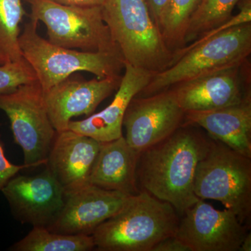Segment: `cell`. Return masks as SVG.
Wrapping results in <instances>:
<instances>
[{"mask_svg": "<svg viewBox=\"0 0 251 251\" xmlns=\"http://www.w3.org/2000/svg\"><path fill=\"white\" fill-rule=\"evenodd\" d=\"M187 125L204 128L211 139L251 158L250 97L226 108L185 112L183 126Z\"/></svg>", "mask_w": 251, "mask_h": 251, "instance_id": "cell-17", "label": "cell"}, {"mask_svg": "<svg viewBox=\"0 0 251 251\" xmlns=\"http://www.w3.org/2000/svg\"><path fill=\"white\" fill-rule=\"evenodd\" d=\"M193 191L199 199L219 201L248 226L251 215V158L211 138L196 168Z\"/></svg>", "mask_w": 251, "mask_h": 251, "instance_id": "cell-6", "label": "cell"}, {"mask_svg": "<svg viewBox=\"0 0 251 251\" xmlns=\"http://www.w3.org/2000/svg\"><path fill=\"white\" fill-rule=\"evenodd\" d=\"M63 4L84 6H101L105 0H54Z\"/></svg>", "mask_w": 251, "mask_h": 251, "instance_id": "cell-27", "label": "cell"}, {"mask_svg": "<svg viewBox=\"0 0 251 251\" xmlns=\"http://www.w3.org/2000/svg\"><path fill=\"white\" fill-rule=\"evenodd\" d=\"M37 25L32 21L26 23L18 41L23 57L35 72L44 92L77 72L91 73L98 78L121 75L125 62L118 54L54 45L39 35Z\"/></svg>", "mask_w": 251, "mask_h": 251, "instance_id": "cell-5", "label": "cell"}, {"mask_svg": "<svg viewBox=\"0 0 251 251\" xmlns=\"http://www.w3.org/2000/svg\"><path fill=\"white\" fill-rule=\"evenodd\" d=\"M101 8L125 64L152 74L171 65L174 52L153 22L145 0H105Z\"/></svg>", "mask_w": 251, "mask_h": 251, "instance_id": "cell-4", "label": "cell"}, {"mask_svg": "<svg viewBox=\"0 0 251 251\" xmlns=\"http://www.w3.org/2000/svg\"><path fill=\"white\" fill-rule=\"evenodd\" d=\"M153 22L159 29L162 16L168 4V0H145Z\"/></svg>", "mask_w": 251, "mask_h": 251, "instance_id": "cell-26", "label": "cell"}, {"mask_svg": "<svg viewBox=\"0 0 251 251\" xmlns=\"http://www.w3.org/2000/svg\"><path fill=\"white\" fill-rule=\"evenodd\" d=\"M37 81L35 72L24 57L0 65V94L11 93L21 86Z\"/></svg>", "mask_w": 251, "mask_h": 251, "instance_id": "cell-23", "label": "cell"}, {"mask_svg": "<svg viewBox=\"0 0 251 251\" xmlns=\"http://www.w3.org/2000/svg\"><path fill=\"white\" fill-rule=\"evenodd\" d=\"M251 52V24L225 29L202 41H194L174 51L169 67L153 74L137 96L146 97L227 68L242 66Z\"/></svg>", "mask_w": 251, "mask_h": 251, "instance_id": "cell-3", "label": "cell"}, {"mask_svg": "<svg viewBox=\"0 0 251 251\" xmlns=\"http://www.w3.org/2000/svg\"><path fill=\"white\" fill-rule=\"evenodd\" d=\"M0 109L9 117L15 142L23 150L24 164L29 168L45 165L57 132L50 120L39 82L0 94Z\"/></svg>", "mask_w": 251, "mask_h": 251, "instance_id": "cell-8", "label": "cell"}, {"mask_svg": "<svg viewBox=\"0 0 251 251\" xmlns=\"http://www.w3.org/2000/svg\"><path fill=\"white\" fill-rule=\"evenodd\" d=\"M240 67L210 73L171 88L185 112L208 111L237 105L249 98L243 92L239 75Z\"/></svg>", "mask_w": 251, "mask_h": 251, "instance_id": "cell-15", "label": "cell"}, {"mask_svg": "<svg viewBox=\"0 0 251 251\" xmlns=\"http://www.w3.org/2000/svg\"><path fill=\"white\" fill-rule=\"evenodd\" d=\"M184 117L173 88L146 97L136 96L124 117L125 139L141 153L182 126Z\"/></svg>", "mask_w": 251, "mask_h": 251, "instance_id": "cell-9", "label": "cell"}, {"mask_svg": "<svg viewBox=\"0 0 251 251\" xmlns=\"http://www.w3.org/2000/svg\"><path fill=\"white\" fill-rule=\"evenodd\" d=\"M241 0H202L188 21L184 46L199 36L224 24Z\"/></svg>", "mask_w": 251, "mask_h": 251, "instance_id": "cell-20", "label": "cell"}, {"mask_svg": "<svg viewBox=\"0 0 251 251\" xmlns=\"http://www.w3.org/2000/svg\"><path fill=\"white\" fill-rule=\"evenodd\" d=\"M8 62H9V60H8L4 55L0 54V65H1V64H5V63Z\"/></svg>", "mask_w": 251, "mask_h": 251, "instance_id": "cell-29", "label": "cell"}, {"mask_svg": "<svg viewBox=\"0 0 251 251\" xmlns=\"http://www.w3.org/2000/svg\"><path fill=\"white\" fill-rule=\"evenodd\" d=\"M140 153L128 145L125 136L102 143L89 177V184L127 196L140 192L137 167Z\"/></svg>", "mask_w": 251, "mask_h": 251, "instance_id": "cell-18", "label": "cell"}, {"mask_svg": "<svg viewBox=\"0 0 251 251\" xmlns=\"http://www.w3.org/2000/svg\"><path fill=\"white\" fill-rule=\"evenodd\" d=\"M101 144L69 129L57 133L45 166L65 193L90 184L89 177Z\"/></svg>", "mask_w": 251, "mask_h": 251, "instance_id": "cell-14", "label": "cell"}, {"mask_svg": "<svg viewBox=\"0 0 251 251\" xmlns=\"http://www.w3.org/2000/svg\"><path fill=\"white\" fill-rule=\"evenodd\" d=\"M27 168H29V167L25 164L17 166L11 163L5 156L4 148L0 143V191H1V189L9 182L10 179H12L23 170Z\"/></svg>", "mask_w": 251, "mask_h": 251, "instance_id": "cell-24", "label": "cell"}, {"mask_svg": "<svg viewBox=\"0 0 251 251\" xmlns=\"http://www.w3.org/2000/svg\"><path fill=\"white\" fill-rule=\"evenodd\" d=\"M202 0H168L159 29L168 47L174 52L184 46L188 21Z\"/></svg>", "mask_w": 251, "mask_h": 251, "instance_id": "cell-21", "label": "cell"}, {"mask_svg": "<svg viewBox=\"0 0 251 251\" xmlns=\"http://www.w3.org/2000/svg\"><path fill=\"white\" fill-rule=\"evenodd\" d=\"M151 251H191L184 242L175 236L166 238L158 243Z\"/></svg>", "mask_w": 251, "mask_h": 251, "instance_id": "cell-25", "label": "cell"}, {"mask_svg": "<svg viewBox=\"0 0 251 251\" xmlns=\"http://www.w3.org/2000/svg\"><path fill=\"white\" fill-rule=\"evenodd\" d=\"M247 234L248 226L232 211L198 199L181 215L175 236L191 251H239Z\"/></svg>", "mask_w": 251, "mask_h": 251, "instance_id": "cell-10", "label": "cell"}, {"mask_svg": "<svg viewBox=\"0 0 251 251\" xmlns=\"http://www.w3.org/2000/svg\"><path fill=\"white\" fill-rule=\"evenodd\" d=\"M129 196L92 184L65 193L60 212L46 228L58 233L92 235L100 224L121 210Z\"/></svg>", "mask_w": 251, "mask_h": 251, "instance_id": "cell-12", "label": "cell"}, {"mask_svg": "<svg viewBox=\"0 0 251 251\" xmlns=\"http://www.w3.org/2000/svg\"><path fill=\"white\" fill-rule=\"evenodd\" d=\"M125 74L111 103L102 111L80 121H71L68 129L91 137L100 143L122 137L124 117L132 99L148 85L153 74L125 64Z\"/></svg>", "mask_w": 251, "mask_h": 251, "instance_id": "cell-16", "label": "cell"}, {"mask_svg": "<svg viewBox=\"0 0 251 251\" xmlns=\"http://www.w3.org/2000/svg\"><path fill=\"white\" fill-rule=\"evenodd\" d=\"M179 215L170 203L145 191L130 196L121 210L94 230L95 249L100 251H151L176 233Z\"/></svg>", "mask_w": 251, "mask_h": 251, "instance_id": "cell-2", "label": "cell"}, {"mask_svg": "<svg viewBox=\"0 0 251 251\" xmlns=\"http://www.w3.org/2000/svg\"><path fill=\"white\" fill-rule=\"evenodd\" d=\"M23 0H0V54L9 62L23 58L19 46L20 24L26 14Z\"/></svg>", "mask_w": 251, "mask_h": 251, "instance_id": "cell-22", "label": "cell"}, {"mask_svg": "<svg viewBox=\"0 0 251 251\" xmlns=\"http://www.w3.org/2000/svg\"><path fill=\"white\" fill-rule=\"evenodd\" d=\"M251 251V234L248 232L247 236L244 238V240L241 244L239 251Z\"/></svg>", "mask_w": 251, "mask_h": 251, "instance_id": "cell-28", "label": "cell"}, {"mask_svg": "<svg viewBox=\"0 0 251 251\" xmlns=\"http://www.w3.org/2000/svg\"><path fill=\"white\" fill-rule=\"evenodd\" d=\"M21 224L48 227L58 216L65 191L47 168L34 175H16L1 189Z\"/></svg>", "mask_w": 251, "mask_h": 251, "instance_id": "cell-11", "label": "cell"}, {"mask_svg": "<svg viewBox=\"0 0 251 251\" xmlns=\"http://www.w3.org/2000/svg\"><path fill=\"white\" fill-rule=\"evenodd\" d=\"M210 141L198 130L182 126L166 139L145 150L137 167L140 191L170 203L182 215L199 199L193 191V181Z\"/></svg>", "mask_w": 251, "mask_h": 251, "instance_id": "cell-1", "label": "cell"}, {"mask_svg": "<svg viewBox=\"0 0 251 251\" xmlns=\"http://www.w3.org/2000/svg\"><path fill=\"white\" fill-rule=\"evenodd\" d=\"M25 1L30 4V21L45 25L51 44L85 52H110L122 57L103 21L101 6L63 4L54 0Z\"/></svg>", "mask_w": 251, "mask_h": 251, "instance_id": "cell-7", "label": "cell"}, {"mask_svg": "<svg viewBox=\"0 0 251 251\" xmlns=\"http://www.w3.org/2000/svg\"><path fill=\"white\" fill-rule=\"evenodd\" d=\"M95 249L92 235L66 234L44 227H33L22 239L13 246L16 251H89Z\"/></svg>", "mask_w": 251, "mask_h": 251, "instance_id": "cell-19", "label": "cell"}, {"mask_svg": "<svg viewBox=\"0 0 251 251\" xmlns=\"http://www.w3.org/2000/svg\"><path fill=\"white\" fill-rule=\"evenodd\" d=\"M122 75L86 80L69 77L44 92L48 114L57 133L68 129L73 117L94 114L117 91Z\"/></svg>", "mask_w": 251, "mask_h": 251, "instance_id": "cell-13", "label": "cell"}]
</instances>
